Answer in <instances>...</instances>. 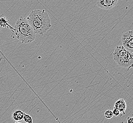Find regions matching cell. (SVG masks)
Instances as JSON below:
<instances>
[{
    "label": "cell",
    "instance_id": "6da1fadb",
    "mask_svg": "<svg viewBox=\"0 0 133 123\" xmlns=\"http://www.w3.org/2000/svg\"><path fill=\"white\" fill-rule=\"evenodd\" d=\"M26 20L36 35H44L51 27V19L44 10H32L28 14Z\"/></svg>",
    "mask_w": 133,
    "mask_h": 123
},
{
    "label": "cell",
    "instance_id": "7a4b0ae2",
    "mask_svg": "<svg viewBox=\"0 0 133 123\" xmlns=\"http://www.w3.org/2000/svg\"><path fill=\"white\" fill-rule=\"evenodd\" d=\"M14 28V32L17 38L22 43H29L35 40L36 34L26 19L19 18Z\"/></svg>",
    "mask_w": 133,
    "mask_h": 123
},
{
    "label": "cell",
    "instance_id": "3957f363",
    "mask_svg": "<svg viewBox=\"0 0 133 123\" xmlns=\"http://www.w3.org/2000/svg\"><path fill=\"white\" fill-rule=\"evenodd\" d=\"M113 56L118 65L128 68V70L133 67V53L128 51L123 46H116Z\"/></svg>",
    "mask_w": 133,
    "mask_h": 123
},
{
    "label": "cell",
    "instance_id": "277c9868",
    "mask_svg": "<svg viewBox=\"0 0 133 123\" xmlns=\"http://www.w3.org/2000/svg\"><path fill=\"white\" fill-rule=\"evenodd\" d=\"M121 40L123 46L133 53V30L128 31L123 33Z\"/></svg>",
    "mask_w": 133,
    "mask_h": 123
},
{
    "label": "cell",
    "instance_id": "5b68a950",
    "mask_svg": "<svg viewBox=\"0 0 133 123\" xmlns=\"http://www.w3.org/2000/svg\"><path fill=\"white\" fill-rule=\"evenodd\" d=\"M118 0H99L96 3L98 7L104 10H110L118 3Z\"/></svg>",
    "mask_w": 133,
    "mask_h": 123
},
{
    "label": "cell",
    "instance_id": "8992f818",
    "mask_svg": "<svg viewBox=\"0 0 133 123\" xmlns=\"http://www.w3.org/2000/svg\"><path fill=\"white\" fill-rule=\"evenodd\" d=\"M114 108L119 110L120 113L125 114L127 108V104L125 100L124 99H119L117 100L115 103Z\"/></svg>",
    "mask_w": 133,
    "mask_h": 123
},
{
    "label": "cell",
    "instance_id": "52a82bcc",
    "mask_svg": "<svg viewBox=\"0 0 133 123\" xmlns=\"http://www.w3.org/2000/svg\"><path fill=\"white\" fill-rule=\"evenodd\" d=\"M24 113L22 110L18 109L15 111L12 114V117L14 120L16 122L21 121L23 119Z\"/></svg>",
    "mask_w": 133,
    "mask_h": 123
},
{
    "label": "cell",
    "instance_id": "ba28073f",
    "mask_svg": "<svg viewBox=\"0 0 133 123\" xmlns=\"http://www.w3.org/2000/svg\"><path fill=\"white\" fill-rule=\"evenodd\" d=\"M9 21L6 17H0V27L6 28H9L14 32V28L8 23Z\"/></svg>",
    "mask_w": 133,
    "mask_h": 123
},
{
    "label": "cell",
    "instance_id": "9c48e42d",
    "mask_svg": "<svg viewBox=\"0 0 133 123\" xmlns=\"http://www.w3.org/2000/svg\"><path fill=\"white\" fill-rule=\"evenodd\" d=\"M23 119L24 121L26 123H33V118L31 115H28V114L24 113V115Z\"/></svg>",
    "mask_w": 133,
    "mask_h": 123
},
{
    "label": "cell",
    "instance_id": "30bf717a",
    "mask_svg": "<svg viewBox=\"0 0 133 123\" xmlns=\"http://www.w3.org/2000/svg\"><path fill=\"white\" fill-rule=\"evenodd\" d=\"M113 112L110 110H106L104 113V116H105V118L107 119H110V118H112L113 116Z\"/></svg>",
    "mask_w": 133,
    "mask_h": 123
},
{
    "label": "cell",
    "instance_id": "8fae6325",
    "mask_svg": "<svg viewBox=\"0 0 133 123\" xmlns=\"http://www.w3.org/2000/svg\"><path fill=\"white\" fill-rule=\"evenodd\" d=\"M113 114L114 115H115L116 116H117L118 115H120V112L119 110L116 109V108H114V109L113 110Z\"/></svg>",
    "mask_w": 133,
    "mask_h": 123
},
{
    "label": "cell",
    "instance_id": "7c38bea8",
    "mask_svg": "<svg viewBox=\"0 0 133 123\" xmlns=\"http://www.w3.org/2000/svg\"><path fill=\"white\" fill-rule=\"evenodd\" d=\"M127 123H133V117H129L128 118Z\"/></svg>",
    "mask_w": 133,
    "mask_h": 123
},
{
    "label": "cell",
    "instance_id": "4fadbf2b",
    "mask_svg": "<svg viewBox=\"0 0 133 123\" xmlns=\"http://www.w3.org/2000/svg\"><path fill=\"white\" fill-rule=\"evenodd\" d=\"M15 123H20V122H16Z\"/></svg>",
    "mask_w": 133,
    "mask_h": 123
}]
</instances>
